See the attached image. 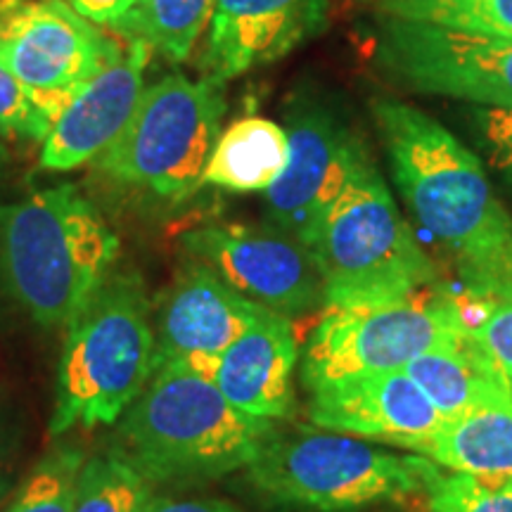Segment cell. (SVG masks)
Instances as JSON below:
<instances>
[{"label":"cell","mask_w":512,"mask_h":512,"mask_svg":"<svg viewBox=\"0 0 512 512\" xmlns=\"http://www.w3.org/2000/svg\"><path fill=\"white\" fill-rule=\"evenodd\" d=\"M370 112L403 202L451 256L465 294L512 292V214L482 162L408 102L375 98Z\"/></svg>","instance_id":"cell-1"},{"label":"cell","mask_w":512,"mask_h":512,"mask_svg":"<svg viewBox=\"0 0 512 512\" xmlns=\"http://www.w3.org/2000/svg\"><path fill=\"white\" fill-rule=\"evenodd\" d=\"M119 238L74 185L0 204V280L41 328H67L112 275Z\"/></svg>","instance_id":"cell-2"},{"label":"cell","mask_w":512,"mask_h":512,"mask_svg":"<svg viewBox=\"0 0 512 512\" xmlns=\"http://www.w3.org/2000/svg\"><path fill=\"white\" fill-rule=\"evenodd\" d=\"M275 430L235 408L209 377L159 363L121 415L117 451L150 484H195L247 470Z\"/></svg>","instance_id":"cell-3"},{"label":"cell","mask_w":512,"mask_h":512,"mask_svg":"<svg viewBox=\"0 0 512 512\" xmlns=\"http://www.w3.org/2000/svg\"><path fill=\"white\" fill-rule=\"evenodd\" d=\"M155 370L150 299L136 271L112 273L67 325L50 434L114 425Z\"/></svg>","instance_id":"cell-4"},{"label":"cell","mask_w":512,"mask_h":512,"mask_svg":"<svg viewBox=\"0 0 512 512\" xmlns=\"http://www.w3.org/2000/svg\"><path fill=\"white\" fill-rule=\"evenodd\" d=\"M325 306L392 302L439 285V271L366 159L332 204L311 247Z\"/></svg>","instance_id":"cell-5"},{"label":"cell","mask_w":512,"mask_h":512,"mask_svg":"<svg viewBox=\"0 0 512 512\" xmlns=\"http://www.w3.org/2000/svg\"><path fill=\"white\" fill-rule=\"evenodd\" d=\"M226 98L219 81L169 74L145 88L124 133L95 159L100 174L152 200L178 204L204 188Z\"/></svg>","instance_id":"cell-6"},{"label":"cell","mask_w":512,"mask_h":512,"mask_svg":"<svg viewBox=\"0 0 512 512\" xmlns=\"http://www.w3.org/2000/svg\"><path fill=\"white\" fill-rule=\"evenodd\" d=\"M247 479L268 501L311 512H356L422 494L415 456H392L366 439L320 427L275 430L247 465Z\"/></svg>","instance_id":"cell-7"},{"label":"cell","mask_w":512,"mask_h":512,"mask_svg":"<svg viewBox=\"0 0 512 512\" xmlns=\"http://www.w3.org/2000/svg\"><path fill=\"white\" fill-rule=\"evenodd\" d=\"M458 294L434 285L392 302L325 306L302 351V382L316 389L342 377L403 370L463 330Z\"/></svg>","instance_id":"cell-8"},{"label":"cell","mask_w":512,"mask_h":512,"mask_svg":"<svg viewBox=\"0 0 512 512\" xmlns=\"http://www.w3.org/2000/svg\"><path fill=\"white\" fill-rule=\"evenodd\" d=\"M375 60L411 91L512 110V38L382 17Z\"/></svg>","instance_id":"cell-9"},{"label":"cell","mask_w":512,"mask_h":512,"mask_svg":"<svg viewBox=\"0 0 512 512\" xmlns=\"http://www.w3.org/2000/svg\"><path fill=\"white\" fill-rule=\"evenodd\" d=\"M290 162L266 195V216L309 249L323 219L370 152L335 105L299 95L287 112Z\"/></svg>","instance_id":"cell-10"},{"label":"cell","mask_w":512,"mask_h":512,"mask_svg":"<svg viewBox=\"0 0 512 512\" xmlns=\"http://www.w3.org/2000/svg\"><path fill=\"white\" fill-rule=\"evenodd\" d=\"M119 55L121 46L64 0H31L0 15V64L53 119L83 83Z\"/></svg>","instance_id":"cell-11"},{"label":"cell","mask_w":512,"mask_h":512,"mask_svg":"<svg viewBox=\"0 0 512 512\" xmlns=\"http://www.w3.org/2000/svg\"><path fill=\"white\" fill-rule=\"evenodd\" d=\"M190 259L202 261L249 302L294 318L325 306V287L309 249L283 230L214 223L185 233Z\"/></svg>","instance_id":"cell-12"},{"label":"cell","mask_w":512,"mask_h":512,"mask_svg":"<svg viewBox=\"0 0 512 512\" xmlns=\"http://www.w3.org/2000/svg\"><path fill=\"white\" fill-rule=\"evenodd\" d=\"M266 311L202 261L190 259L159 302L155 366L178 363L214 380L223 351Z\"/></svg>","instance_id":"cell-13"},{"label":"cell","mask_w":512,"mask_h":512,"mask_svg":"<svg viewBox=\"0 0 512 512\" xmlns=\"http://www.w3.org/2000/svg\"><path fill=\"white\" fill-rule=\"evenodd\" d=\"M309 418L320 430L389 441L418 451L444 415L403 370H373L311 389Z\"/></svg>","instance_id":"cell-14"},{"label":"cell","mask_w":512,"mask_h":512,"mask_svg":"<svg viewBox=\"0 0 512 512\" xmlns=\"http://www.w3.org/2000/svg\"><path fill=\"white\" fill-rule=\"evenodd\" d=\"M150 46L133 38L128 50L83 83L62 107L41 147L46 171H74L114 145L145 93Z\"/></svg>","instance_id":"cell-15"},{"label":"cell","mask_w":512,"mask_h":512,"mask_svg":"<svg viewBox=\"0 0 512 512\" xmlns=\"http://www.w3.org/2000/svg\"><path fill=\"white\" fill-rule=\"evenodd\" d=\"M328 0H216L204 72L228 81L283 60L328 27Z\"/></svg>","instance_id":"cell-16"},{"label":"cell","mask_w":512,"mask_h":512,"mask_svg":"<svg viewBox=\"0 0 512 512\" xmlns=\"http://www.w3.org/2000/svg\"><path fill=\"white\" fill-rule=\"evenodd\" d=\"M299 342L292 318L266 311L223 351L214 382L242 413L264 420H287L297 408L294 370Z\"/></svg>","instance_id":"cell-17"},{"label":"cell","mask_w":512,"mask_h":512,"mask_svg":"<svg viewBox=\"0 0 512 512\" xmlns=\"http://www.w3.org/2000/svg\"><path fill=\"white\" fill-rule=\"evenodd\" d=\"M415 453L451 472L512 479V392L491 396L444 420Z\"/></svg>","instance_id":"cell-18"},{"label":"cell","mask_w":512,"mask_h":512,"mask_svg":"<svg viewBox=\"0 0 512 512\" xmlns=\"http://www.w3.org/2000/svg\"><path fill=\"white\" fill-rule=\"evenodd\" d=\"M444 418H456L491 396L512 392L508 377L465 328L403 368Z\"/></svg>","instance_id":"cell-19"},{"label":"cell","mask_w":512,"mask_h":512,"mask_svg":"<svg viewBox=\"0 0 512 512\" xmlns=\"http://www.w3.org/2000/svg\"><path fill=\"white\" fill-rule=\"evenodd\" d=\"M290 162L287 128L266 117H245L223 128L202 185L228 192H268Z\"/></svg>","instance_id":"cell-20"},{"label":"cell","mask_w":512,"mask_h":512,"mask_svg":"<svg viewBox=\"0 0 512 512\" xmlns=\"http://www.w3.org/2000/svg\"><path fill=\"white\" fill-rule=\"evenodd\" d=\"M216 0H136L117 29L131 31L150 50L171 62H185L209 27Z\"/></svg>","instance_id":"cell-21"},{"label":"cell","mask_w":512,"mask_h":512,"mask_svg":"<svg viewBox=\"0 0 512 512\" xmlns=\"http://www.w3.org/2000/svg\"><path fill=\"white\" fill-rule=\"evenodd\" d=\"M150 482L114 448L83 460L72 512H143Z\"/></svg>","instance_id":"cell-22"},{"label":"cell","mask_w":512,"mask_h":512,"mask_svg":"<svg viewBox=\"0 0 512 512\" xmlns=\"http://www.w3.org/2000/svg\"><path fill=\"white\" fill-rule=\"evenodd\" d=\"M382 17L512 38V0H377Z\"/></svg>","instance_id":"cell-23"},{"label":"cell","mask_w":512,"mask_h":512,"mask_svg":"<svg viewBox=\"0 0 512 512\" xmlns=\"http://www.w3.org/2000/svg\"><path fill=\"white\" fill-rule=\"evenodd\" d=\"M83 460L81 446L57 441L0 512H72Z\"/></svg>","instance_id":"cell-24"},{"label":"cell","mask_w":512,"mask_h":512,"mask_svg":"<svg viewBox=\"0 0 512 512\" xmlns=\"http://www.w3.org/2000/svg\"><path fill=\"white\" fill-rule=\"evenodd\" d=\"M415 458L430 512H512V479L472 477Z\"/></svg>","instance_id":"cell-25"},{"label":"cell","mask_w":512,"mask_h":512,"mask_svg":"<svg viewBox=\"0 0 512 512\" xmlns=\"http://www.w3.org/2000/svg\"><path fill=\"white\" fill-rule=\"evenodd\" d=\"M465 330L496 361L512 387V292L458 297Z\"/></svg>","instance_id":"cell-26"},{"label":"cell","mask_w":512,"mask_h":512,"mask_svg":"<svg viewBox=\"0 0 512 512\" xmlns=\"http://www.w3.org/2000/svg\"><path fill=\"white\" fill-rule=\"evenodd\" d=\"M53 121L48 107L0 64V136L43 143Z\"/></svg>","instance_id":"cell-27"},{"label":"cell","mask_w":512,"mask_h":512,"mask_svg":"<svg viewBox=\"0 0 512 512\" xmlns=\"http://www.w3.org/2000/svg\"><path fill=\"white\" fill-rule=\"evenodd\" d=\"M475 119L491 162L508 181H512V110L479 107Z\"/></svg>","instance_id":"cell-28"},{"label":"cell","mask_w":512,"mask_h":512,"mask_svg":"<svg viewBox=\"0 0 512 512\" xmlns=\"http://www.w3.org/2000/svg\"><path fill=\"white\" fill-rule=\"evenodd\" d=\"M69 8L93 22L95 27H114L117 29L121 22L133 10L136 0H64Z\"/></svg>","instance_id":"cell-29"},{"label":"cell","mask_w":512,"mask_h":512,"mask_svg":"<svg viewBox=\"0 0 512 512\" xmlns=\"http://www.w3.org/2000/svg\"><path fill=\"white\" fill-rule=\"evenodd\" d=\"M143 512H242L219 498H169L152 496Z\"/></svg>","instance_id":"cell-30"},{"label":"cell","mask_w":512,"mask_h":512,"mask_svg":"<svg viewBox=\"0 0 512 512\" xmlns=\"http://www.w3.org/2000/svg\"><path fill=\"white\" fill-rule=\"evenodd\" d=\"M10 486H12V482H10L8 470H5V458H3V451H0V503H3V501H5V496L10 494Z\"/></svg>","instance_id":"cell-31"},{"label":"cell","mask_w":512,"mask_h":512,"mask_svg":"<svg viewBox=\"0 0 512 512\" xmlns=\"http://www.w3.org/2000/svg\"><path fill=\"white\" fill-rule=\"evenodd\" d=\"M24 3H31V0H0V15H3V12L15 10V8H19V5H24Z\"/></svg>","instance_id":"cell-32"},{"label":"cell","mask_w":512,"mask_h":512,"mask_svg":"<svg viewBox=\"0 0 512 512\" xmlns=\"http://www.w3.org/2000/svg\"><path fill=\"white\" fill-rule=\"evenodd\" d=\"M5 164H8V150H5V145L0 143V176H3Z\"/></svg>","instance_id":"cell-33"}]
</instances>
